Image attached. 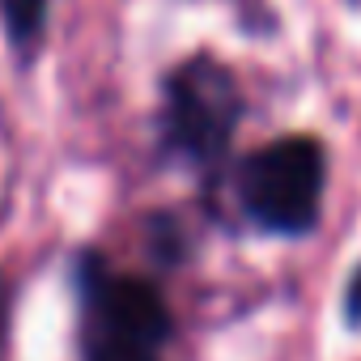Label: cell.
Segmentation results:
<instances>
[{
    "instance_id": "cell-1",
    "label": "cell",
    "mask_w": 361,
    "mask_h": 361,
    "mask_svg": "<svg viewBox=\"0 0 361 361\" xmlns=\"http://www.w3.org/2000/svg\"><path fill=\"white\" fill-rule=\"evenodd\" d=\"M327 192V153L314 136H281L247 153L234 170L243 217L276 238H302L319 226Z\"/></svg>"
},
{
    "instance_id": "cell-2",
    "label": "cell",
    "mask_w": 361,
    "mask_h": 361,
    "mask_svg": "<svg viewBox=\"0 0 361 361\" xmlns=\"http://www.w3.org/2000/svg\"><path fill=\"white\" fill-rule=\"evenodd\" d=\"M238 119H243V90L234 73L213 56H192L166 77L157 115L161 153L196 166L200 174H217L238 132Z\"/></svg>"
},
{
    "instance_id": "cell-3",
    "label": "cell",
    "mask_w": 361,
    "mask_h": 361,
    "mask_svg": "<svg viewBox=\"0 0 361 361\" xmlns=\"http://www.w3.org/2000/svg\"><path fill=\"white\" fill-rule=\"evenodd\" d=\"M81 361H161L166 348L132 340V336H111V331H77Z\"/></svg>"
},
{
    "instance_id": "cell-4",
    "label": "cell",
    "mask_w": 361,
    "mask_h": 361,
    "mask_svg": "<svg viewBox=\"0 0 361 361\" xmlns=\"http://www.w3.org/2000/svg\"><path fill=\"white\" fill-rule=\"evenodd\" d=\"M47 5L51 0H0V18H5V30H9V43L18 51H35L43 43V30H47Z\"/></svg>"
},
{
    "instance_id": "cell-5",
    "label": "cell",
    "mask_w": 361,
    "mask_h": 361,
    "mask_svg": "<svg viewBox=\"0 0 361 361\" xmlns=\"http://www.w3.org/2000/svg\"><path fill=\"white\" fill-rule=\"evenodd\" d=\"M344 323L361 331V268H357V272L348 276V285H344Z\"/></svg>"
},
{
    "instance_id": "cell-6",
    "label": "cell",
    "mask_w": 361,
    "mask_h": 361,
    "mask_svg": "<svg viewBox=\"0 0 361 361\" xmlns=\"http://www.w3.org/2000/svg\"><path fill=\"white\" fill-rule=\"evenodd\" d=\"M5 327H9V289L0 281V336H5Z\"/></svg>"
}]
</instances>
